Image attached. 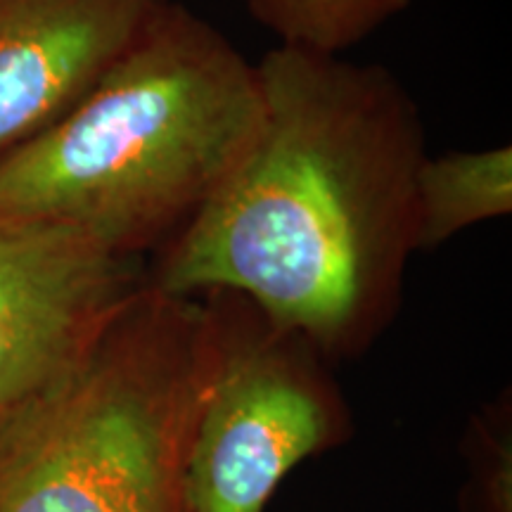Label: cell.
I'll use <instances>...</instances> for the list:
<instances>
[{
  "instance_id": "obj_9",
  "label": "cell",
  "mask_w": 512,
  "mask_h": 512,
  "mask_svg": "<svg viewBox=\"0 0 512 512\" xmlns=\"http://www.w3.org/2000/svg\"><path fill=\"white\" fill-rule=\"evenodd\" d=\"M460 512H512V401L498 396L472 415L463 434Z\"/></svg>"
},
{
  "instance_id": "obj_1",
  "label": "cell",
  "mask_w": 512,
  "mask_h": 512,
  "mask_svg": "<svg viewBox=\"0 0 512 512\" xmlns=\"http://www.w3.org/2000/svg\"><path fill=\"white\" fill-rule=\"evenodd\" d=\"M254 64V136L147 280L238 292L330 363L361 356L392 325L418 252L420 110L380 64L287 46Z\"/></svg>"
},
{
  "instance_id": "obj_6",
  "label": "cell",
  "mask_w": 512,
  "mask_h": 512,
  "mask_svg": "<svg viewBox=\"0 0 512 512\" xmlns=\"http://www.w3.org/2000/svg\"><path fill=\"white\" fill-rule=\"evenodd\" d=\"M171 0H0V155L98 83Z\"/></svg>"
},
{
  "instance_id": "obj_8",
  "label": "cell",
  "mask_w": 512,
  "mask_h": 512,
  "mask_svg": "<svg viewBox=\"0 0 512 512\" xmlns=\"http://www.w3.org/2000/svg\"><path fill=\"white\" fill-rule=\"evenodd\" d=\"M278 46L342 55L411 8L413 0H245Z\"/></svg>"
},
{
  "instance_id": "obj_2",
  "label": "cell",
  "mask_w": 512,
  "mask_h": 512,
  "mask_svg": "<svg viewBox=\"0 0 512 512\" xmlns=\"http://www.w3.org/2000/svg\"><path fill=\"white\" fill-rule=\"evenodd\" d=\"M259 114L256 64L171 0L72 110L0 155V223L67 226L150 261L233 169Z\"/></svg>"
},
{
  "instance_id": "obj_3",
  "label": "cell",
  "mask_w": 512,
  "mask_h": 512,
  "mask_svg": "<svg viewBox=\"0 0 512 512\" xmlns=\"http://www.w3.org/2000/svg\"><path fill=\"white\" fill-rule=\"evenodd\" d=\"M214 361L200 294L147 280L67 375L0 411V512H190Z\"/></svg>"
},
{
  "instance_id": "obj_4",
  "label": "cell",
  "mask_w": 512,
  "mask_h": 512,
  "mask_svg": "<svg viewBox=\"0 0 512 512\" xmlns=\"http://www.w3.org/2000/svg\"><path fill=\"white\" fill-rule=\"evenodd\" d=\"M216 361L188 463L190 512H264L304 460L347 444L354 418L330 361L252 299L209 290Z\"/></svg>"
},
{
  "instance_id": "obj_5",
  "label": "cell",
  "mask_w": 512,
  "mask_h": 512,
  "mask_svg": "<svg viewBox=\"0 0 512 512\" xmlns=\"http://www.w3.org/2000/svg\"><path fill=\"white\" fill-rule=\"evenodd\" d=\"M145 283V259L81 230L0 223V411L67 375Z\"/></svg>"
},
{
  "instance_id": "obj_7",
  "label": "cell",
  "mask_w": 512,
  "mask_h": 512,
  "mask_svg": "<svg viewBox=\"0 0 512 512\" xmlns=\"http://www.w3.org/2000/svg\"><path fill=\"white\" fill-rule=\"evenodd\" d=\"M512 211V147L453 150L422 159L415 176V240L432 252L463 230Z\"/></svg>"
}]
</instances>
